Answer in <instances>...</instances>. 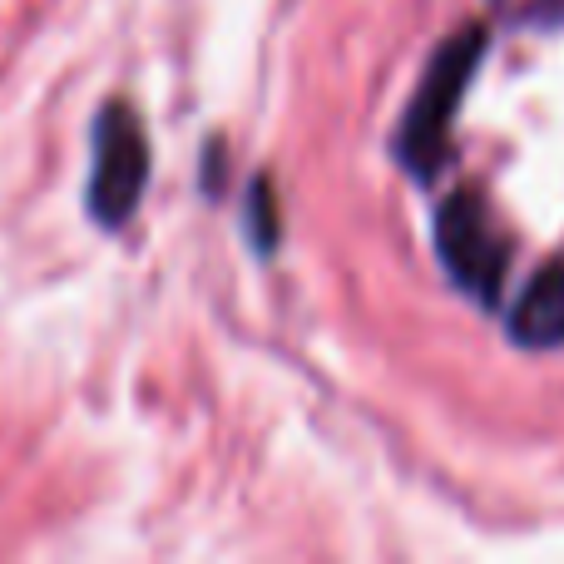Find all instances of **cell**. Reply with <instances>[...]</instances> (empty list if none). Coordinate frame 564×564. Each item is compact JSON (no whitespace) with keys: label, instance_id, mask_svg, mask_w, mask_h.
Listing matches in <instances>:
<instances>
[{"label":"cell","instance_id":"obj_1","mask_svg":"<svg viewBox=\"0 0 564 564\" xmlns=\"http://www.w3.org/2000/svg\"><path fill=\"white\" fill-rule=\"evenodd\" d=\"M480 55H486V30L460 25L456 35L441 40L431 65L421 69V85H416V95H411L406 115H401V129H397L401 164H406L411 174H431V169L446 159L451 124H456V109L480 69Z\"/></svg>","mask_w":564,"mask_h":564},{"label":"cell","instance_id":"obj_2","mask_svg":"<svg viewBox=\"0 0 564 564\" xmlns=\"http://www.w3.org/2000/svg\"><path fill=\"white\" fill-rule=\"evenodd\" d=\"M436 258L460 292H470L476 302L496 307L500 288H506L510 248L476 188H456V194L436 208Z\"/></svg>","mask_w":564,"mask_h":564},{"label":"cell","instance_id":"obj_3","mask_svg":"<svg viewBox=\"0 0 564 564\" xmlns=\"http://www.w3.org/2000/svg\"><path fill=\"white\" fill-rule=\"evenodd\" d=\"M149 188V139L129 105H105L95 119V164H89V218L105 228L129 224Z\"/></svg>","mask_w":564,"mask_h":564},{"label":"cell","instance_id":"obj_4","mask_svg":"<svg viewBox=\"0 0 564 564\" xmlns=\"http://www.w3.org/2000/svg\"><path fill=\"white\" fill-rule=\"evenodd\" d=\"M510 341L530 351L564 347V263L540 268L520 292V302L510 307Z\"/></svg>","mask_w":564,"mask_h":564},{"label":"cell","instance_id":"obj_5","mask_svg":"<svg viewBox=\"0 0 564 564\" xmlns=\"http://www.w3.org/2000/svg\"><path fill=\"white\" fill-rule=\"evenodd\" d=\"M248 238H253L258 253H273L278 243V204L268 178H253V188H248Z\"/></svg>","mask_w":564,"mask_h":564}]
</instances>
